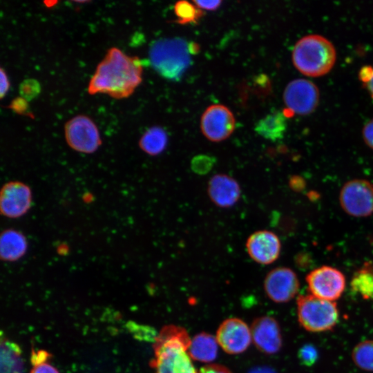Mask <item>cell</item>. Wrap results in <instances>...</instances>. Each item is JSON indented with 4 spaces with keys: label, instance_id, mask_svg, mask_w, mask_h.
<instances>
[{
    "label": "cell",
    "instance_id": "cell-27",
    "mask_svg": "<svg viewBox=\"0 0 373 373\" xmlns=\"http://www.w3.org/2000/svg\"><path fill=\"white\" fill-rule=\"evenodd\" d=\"M40 92L39 83L33 79L24 80L19 86V93L23 99L30 101L38 95Z\"/></svg>",
    "mask_w": 373,
    "mask_h": 373
},
{
    "label": "cell",
    "instance_id": "cell-18",
    "mask_svg": "<svg viewBox=\"0 0 373 373\" xmlns=\"http://www.w3.org/2000/svg\"><path fill=\"white\" fill-rule=\"evenodd\" d=\"M218 345L216 337L209 333L201 332L191 339L188 353L193 360L210 363L218 356Z\"/></svg>",
    "mask_w": 373,
    "mask_h": 373
},
{
    "label": "cell",
    "instance_id": "cell-16",
    "mask_svg": "<svg viewBox=\"0 0 373 373\" xmlns=\"http://www.w3.org/2000/svg\"><path fill=\"white\" fill-rule=\"evenodd\" d=\"M207 193L216 206L229 208L238 202L241 195V189L239 183L233 178L218 173L209 180Z\"/></svg>",
    "mask_w": 373,
    "mask_h": 373
},
{
    "label": "cell",
    "instance_id": "cell-6",
    "mask_svg": "<svg viewBox=\"0 0 373 373\" xmlns=\"http://www.w3.org/2000/svg\"><path fill=\"white\" fill-rule=\"evenodd\" d=\"M339 202L343 209L354 217H367L373 213V184L364 179L347 182L341 188Z\"/></svg>",
    "mask_w": 373,
    "mask_h": 373
},
{
    "label": "cell",
    "instance_id": "cell-3",
    "mask_svg": "<svg viewBox=\"0 0 373 373\" xmlns=\"http://www.w3.org/2000/svg\"><path fill=\"white\" fill-rule=\"evenodd\" d=\"M292 61L296 68L308 77L323 76L330 71L336 59L333 44L320 35H307L295 44Z\"/></svg>",
    "mask_w": 373,
    "mask_h": 373
},
{
    "label": "cell",
    "instance_id": "cell-2",
    "mask_svg": "<svg viewBox=\"0 0 373 373\" xmlns=\"http://www.w3.org/2000/svg\"><path fill=\"white\" fill-rule=\"evenodd\" d=\"M191 341L182 327H162L155 338L154 358L150 362L155 373H198L188 353Z\"/></svg>",
    "mask_w": 373,
    "mask_h": 373
},
{
    "label": "cell",
    "instance_id": "cell-25",
    "mask_svg": "<svg viewBox=\"0 0 373 373\" xmlns=\"http://www.w3.org/2000/svg\"><path fill=\"white\" fill-rule=\"evenodd\" d=\"M216 161V158L211 155L200 154L191 160V168L198 175H206L213 169Z\"/></svg>",
    "mask_w": 373,
    "mask_h": 373
},
{
    "label": "cell",
    "instance_id": "cell-35",
    "mask_svg": "<svg viewBox=\"0 0 373 373\" xmlns=\"http://www.w3.org/2000/svg\"><path fill=\"white\" fill-rule=\"evenodd\" d=\"M1 87H0V97L2 99L7 93L10 88V82L5 70L1 68Z\"/></svg>",
    "mask_w": 373,
    "mask_h": 373
},
{
    "label": "cell",
    "instance_id": "cell-15",
    "mask_svg": "<svg viewBox=\"0 0 373 373\" xmlns=\"http://www.w3.org/2000/svg\"><path fill=\"white\" fill-rule=\"evenodd\" d=\"M249 257L260 265H269L280 254L281 244L276 234L268 230H260L251 234L246 241Z\"/></svg>",
    "mask_w": 373,
    "mask_h": 373
},
{
    "label": "cell",
    "instance_id": "cell-36",
    "mask_svg": "<svg viewBox=\"0 0 373 373\" xmlns=\"http://www.w3.org/2000/svg\"><path fill=\"white\" fill-rule=\"evenodd\" d=\"M248 373H276V372L268 366H257L250 370Z\"/></svg>",
    "mask_w": 373,
    "mask_h": 373
},
{
    "label": "cell",
    "instance_id": "cell-21",
    "mask_svg": "<svg viewBox=\"0 0 373 373\" xmlns=\"http://www.w3.org/2000/svg\"><path fill=\"white\" fill-rule=\"evenodd\" d=\"M168 136L160 126H152L142 135L139 140L140 148L146 154L157 155L166 149Z\"/></svg>",
    "mask_w": 373,
    "mask_h": 373
},
{
    "label": "cell",
    "instance_id": "cell-10",
    "mask_svg": "<svg viewBox=\"0 0 373 373\" xmlns=\"http://www.w3.org/2000/svg\"><path fill=\"white\" fill-rule=\"evenodd\" d=\"M235 126L236 120L232 112L222 104L209 106L201 117V131L211 142L226 140L232 134Z\"/></svg>",
    "mask_w": 373,
    "mask_h": 373
},
{
    "label": "cell",
    "instance_id": "cell-8",
    "mask_svg": "<svg viewBox=\"0 0 373 373\" xmlns=\"http://www.w3.org/2000/svg\"><path fill=\"white\" fill-rule=\"evenodd\" d=\"M306 281L312 295L334 301L343 294L346 280L343 274L330 266H322L309 272Z\"/></svg>",
    "mask_w": 373,
    "mask_h": 373
},
{
    "label": "cell",
    "instance_id": "cell-1",
    "mask_svg": "<svg viewBox=\"0 0 373 373\" xmlns=\"http://www.w3.org/2000/svg\"><path fill=\"white\" fill-rule=\"evenodd\" d=\"M142 64L116 47L107 50L88 86L90 95L103 93L114 99L128 97L142 82Z\"/></svg>",
    "mask_w": 373,
    "mask_h": 373
},
{
    "label": "cell",
    "instance_id": "cell-5",
    "mask_svg": "<svg viewBox=\"0 0 373 373\" xmlns=\"http://www.w3.org/2000/svg\"><path fill=\"white\" fill-rule=\"evenodd\" d=\"M298 323L305 330L322 332L332 329L339 318L336 303L313 295H300L297 301Z\"/></svg>",
    "mask_w": 373,
    "mask_h": 373
},
{
    "label": "cell",
    "instance_id": "cell-26",
    "mask_svg": "<svg viewBox=\"0 0 373 373\" xmlns=\"http://www.w3.org/2000/svg\"><path fill=\"white\" fill-rule=\"evenodd\" d=\"M298 357L303 365L311 367L316 363L318 358V352L314 345L305 344L298 350Z\"/></svg>",
    "mask_w": 373,
    "mask_h": 373
},
{
    "label": "cell",
    "instance_id": "cell-13",
    "mask_svg": "<svg viewBox=\"0 0 373 373\" xmlns=\"http://www.w3.org/2000/svg\"><path fill=\"white\" fill-rule=\"evenodd\" d=\"M32 202L29 186L19 181H10L1 188L0 194L1 213L9 218H18L25 215Z\"/></svg>",
    "mask_w": 373,
    "mask_h": 373
},
{
    "label": "cell",
    "instance_id": "cell-28",
    "mask_svg": "<svg viewBox=\"0 0 373 373\" xmlns=\"http://www.w3.org/2000/svg\"><path fill=\"white\" fill-rule=\"evenodd\" d=\"M358 77L373 99V65L362 67L359 70Z\"/></svg>",
    "mask_w": 373,
    "mask_h": 373
},
{
    "label": "cell",
    "instance_id": "cell-20",
    "mask_svg": "<svg viewBox=\"0 0 373 373\" xmlns=\"http://www.w3.org/2000/svg\"><path fill=\"white\" fill-rule=\"evenodd\" d=\"M1 373H24L21 350L15 343L1 336Z\"/></svg>",
    "mask_w": 373,
    "mask_h": 373
},
{
    "label": "cell",
    "instance_id": "cell-9",
    "mask_svg": "<svg viewBox=\"0 0 373 373\" xmlns=\"http://www.w3.org/2000/svg\"><path fill=\"white\" fill-rule=\"evenodd\" d=\"M320 93L312 81L299 78L291 81L283 92V101L287 108L300 115L312 113L318 105Z\"/></svg>",
    "mask_w": 373,
    "mask_h": 373
},
{
    "label": "cell",
    "instance_id": "cell-4",
    "mask_svg": "<svg viewBox=\"0 0 373 373\" xmlns=\"http://www.w3.org/2000/svg\"><path fill=\"white\" fill-rule=\"evenodd\" d=\"M186 40L181 38L160 39L152 43L149 49V60L155 70L162 77L179 80L191 65V48Z\"/></svg>",
    "mask_w": 373,
    "mask_h": 373
},
{
    "label": "cell",
    "instance_id": "cell-32",
    "mask_svg": "<svg viewBox=\"0 0 373 373\" xmlns=\"http://www.w3.org/2000/svg\"><path fill=\"white\" fill-rule=\"evenodd\" d=\"M193 3L202 10L213 11L217 10L222 3L221 1H193Z\"/></svg>",
    "mask_w": 373,
    "mask_h": 373
},
{
    "label": "cell",
    "instance_id": "cell-22",
    "mask_svg": "<svg viewBox=\"0 0 373 373\" xmlns=\"http://www.w3.org/2000/svg\"><path fill=\"white\" fill-rule=\"evenodd\" d=\"M351 289L363 299L373 301V263L365 262L351 280Z\"/></svg>",
    "mask_w": 373,
    "mask_h": 373
},
{
    "label": "cell",
    "instance_id": "cell-12",
    "mask_svg": "<svg viewBox=\"0 0 373 373\" xmlns=\"http://www.w3.org/2000/svg\"><path fill=\"white\" fill-rule=\"evenodd\" d=\"M299 280L290 268L279 267L271 269L264 280V289L268 298L277 303L289 302L297 294Z\"/></svg>",
    "mask_w": 373,
    "mask_h": 373
},
{
    "label": "cell",
    "instance_id": "cell-34",
    "mask_svg": "<svg viewBox=\"0 0 373 373\" xmlns=\"http://www.w3.org/2000/svg\"><path fill=\"white\" fill-rule=\"evenodd\" d=\"M10 107L17 113L24 114L28 109L27 100L21 97L16 98L12 102Z\"/></svg>",
    "mask_w": 373,
    "mask_h": 373
},
{
    "label": "cell",
    "instance_id": "cell-31",
    "mask_svg": "<svg viewBox=\"0 0 373 373\" xmlns=\"http://www.w3.org/2000/svg\"><path fill=\"white\" fill-rule=\"evenodd\" d=\"M198 373H232L229 369L220 364H209L202 367Z\"/></svg>",
    "mask_w": 373,
    "mask_h": 373
},
{
    "label": "cell",
    "instance_id": "cell-11",
    "mask_svg": "<svg viewBox=\"0 0 373 373\" xmlns=\"http://www.w3.org/2000/svg\"><path fill=\"white\" fill-rule=\"evenodd\" d=\"M216 338L218 345L229 354L244 352L252 341L250 327L238 318L224 320L218 328Z\"/></svg>",
    "mask_w": 373,
    "mask_h": 373
},
{
    "label": "cell",
    "instance_id": "cell-29",
    "mask_svg": "<svg viewBox=\"0 0 373 373\" xmlns=\"http://www.w3.org/2000/svg\"><path fill=\"white\" fill-rule=\"evenodd\" d=\"M30 373H59L58 370L47 361L32 365Z\"/></svg>",
    "mask_w": 373,
    "mask_h": 373
},
{
    "label": "cell",
    "instance_id": "cell-24",
    "mask_svg": "<svg viewBox=\"0 0 373 373\" xmlns=\"http://www.w3.org/2000/svg\"><path fill=\"white\" fill-rule=\"evenodd\" d=\"M174 13L177 17L176 22L187 24L197 22L204 15L203 10L195 4L186 1H180L174 5Z\"/></svg>",
    "mask_w": 373,
    "mask_h": 373
},
{
    "label": "cell",
    "instance_id": "cell-30",
    "mask_svg": "<svg viewBox=\"0 0 373 373\" xmlns=\"http://www.w3.org/2000/svg\"><path fill=\"white\" fill-rule=\"evenodd\" d=\"M362 133L365 144L373 149V119L365 124Z\"/></svg>",
    "mask_w": 373,
    "mask_h": 373
},
{
    "label": "cell",
    "instance_id": "cell-17",
    "mask_svg": "<svg viewBox=\"0 0 373 373\" xmlns=\"http://www.w3.org/2000/svg\"><path fill=\"white\" fill-rule=\"evenodd\" d=\"M27 249L26 238L19 231L8 229L1 233L0 256L2 260L17 261L26 254Z\"/></svg>",
    "mask_w": 373,
    "mask_h": 373
},
{
    "label": "cell",
    "instance_id": "cell-19",
    "mask_svg": "<svg viewBox=\"0 0 373 373\" xmlns=\"http://www.w3.org/2000/svg\"><path fill=\"white\" fill-rule=\"evenodd\" d=\"M287 126L286 115L276 110L260 119L255 126V131L265 139L275 142L283 138Z\"/></svg>",
    "mask_w": 373,
    "mask_h": 373
},
{
    "label": "cell",
    "instance_id": "cell-33",
    "mask_svg": "<svg viewBox=\"0 0 373 373\" xmlns=\"http://www.w3.org/2000/svg\"><path fill=\"white\" fill-rule=\"evenodd\" d=\"M50 354L46 350H39L37 351L32 350L30 361L32 365H35L39 363L47 361L50 358Z\"/></svg>",
    "mask_w": 373,
    "mask_h": 373
},
{
    "label": "cell",
    "instance_id": "cell-23",
    "mask_svg": "<svg viewBox=\"0 0 373 373\" xmlns=\"http://www.w3.org/2000/svg\"><path fill=\"white\" fill-rule=\"evenodd\" d=\"M352 358L361 370L373 372V340L358 343L352 350Z\"/></svg>",
    "mask_w": 373,
    "mask_h": 373
},
{
    "label": "cell",
    "instance_id": "cell-14",
    "mask_svg": "<svg viewBox=\"0 0 373 373\" xmlns=\"http://www.w3.org/2000/svg\"><path fill=\"white\" fill-rule=\"evenodd\" d=\"M252 341L256 348L265 354L278 353L283 345L280 325L273 317L263 316L256 318L250 327Z\"/></svg>",
    "mask_w": 373,
    "mask_h": 373
},
{
    "label": "cell",
    "instance_id": "cell-7",
    "mask_svg": "<svg viewBox=\"0 0 373 373\" xmlns=\"http://www.w3.org/2000/svg\"><path fill=\"white\" fill-rule=\"evenodd\" d=\"M64 135L68 145L83 153H93L102 144L96 124L88 117L76 115L66 122Z\"/></svg>",
    "mask_w": 373,
    "mask_h": 373
}]
</instances>
